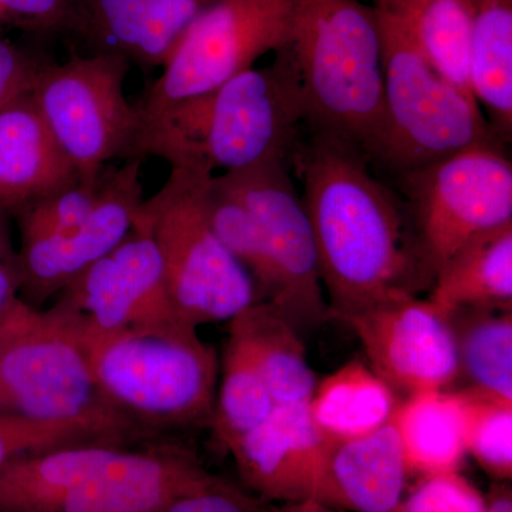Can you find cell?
I'll list each match as a JSON object with an SVG mask.
<instances>
[{"mask_svg":"<svg viewBox=\"0 0 512 512\" xmlns=\"http://www.w3.org/2000/svg\"><path fill=\"white\" fill-rule=\"evenodd\" d=\"M289 165L302 184L329 319L429 292L434 275L406 201L359 148L305 127Z\"/></svg>","mask_w":512,"mask_h":512,"instance_id":"cell-1","label":"cell"},{"mask_svg":"<svg viewBox=\"0 0 512 512\" xmlns=\"http://www.w3.org/2000/svg\"><path fill=\"white\" fill-rule=\"evenodd\" d=\"M306 126L298 72L285 49L211 92L178 101L141 121L133 158L170 167L237 173L289 161Z\"/></svg>","mask_w":512,"mask_h":512,"instance_id":"cell-2","label":"cell"},{"mask_svg":"<svg viewBox=\"0 0 512 512\" xmlns=\"http://www.w3.org/2000/svg\"><path fill=\"white\" fill-rule=\"evenodd\" d=\"M285 50L305 97V127L348 141L375 167L386 120L375 6L360 0H302Z\"/></svg>","mask_w":512,"mask_h":512,"instance_id":"cell-3","label":"cell"},{"mask_svg":"<svg viewBox=\"0 0 512 512\" xmlns=\"http://www.w3.org/2000/svg\"><path fill=\"white\" fill-rule=\"evenodd\" d=\"M86 340L101 396L136 431L212 420L220 362L198 328Z\"/></svg>","mask_w":512,"mask_h":512,"instance_id":"cell-4","label":"cell"},{"mask_svg":"<svg viewBox=\"0 0 512 512\" xmlns=\"http://www.w3.org/2000/svg\"><path fill=\"white\" fill-rule=\"evenodd\" d=\"M376 9V8H375ZM383 43L384 134L375 164L390 181L461 151L501 146L471 94L448 82L394 16L376 9Z\"/></svg>","mask_w":512,"mask_h":512,"instance_id":"cell-5","label":"cell"},{"mask_svg":"<svg viewBox=\"0 0 512 512\" xmlns=\"http://www.w3.org/2000/svg\"><path fill=\"white\" fill-rule=\"evenodd\" d=\"M0 414L123 419L101 396L79 313L59 302L36 308L20 296L0 312Z\"/></svg>","mask_w":512,"mask_h":512,"instance_id":"cell-6","label":"cell"},{"mask_svg":"<svg viewBox=\"0 0 512 512\" xmlns=\"http://www.w3.org/2000/svg\"><path fill=\"white\" fill-rule=\"evenodd\" d=\"M212 175L171 167L163 187L144 198L136 218L156 244L175 309L195 328L229 322L258 302L251 278L208 217L205 192Z\"/></svg>","mask_w":512,"mask_h":512,"instance_id":"cell-7","label":"cell"},{"mask_svg":"<svg viewBox=\"0 0 512 512\" xmlns=\"http://www.w3.org/2000/svg\"><path fill=\"white\" fill-rule=\"evenodd\" d=\"M130 60L113 50L40 63L30 93L80 181L96 183L113 158H133L140 114L124 83Z\"/></svg>","mask_w":512,"mask_h":512,"instance_id":"cell-8","label":"cell"},{"mask_svg":"<svg viewBox=\"0 0 512 512\" xmlns=\"http://www.w3.org/2000/svg\"><path fill=\"white\" fill-rule=\"evenodd\" d=\"M302 0H217L174 46L137 106L141 121L211 92L292 42Z\"/></svg>","mask_w":512,"mask_h":512,"instance_id":"cell-9","label":"cell"},{"mask_svg":"<svg viewBox=\"0 0 512 512\" xmlns=\"http://www.w3.org/2000/svg\"><path fill=\"white\" fill-rule=\"evenodd\" d=\"M392 181L434 278L467 241L512 222V164L505 147L470 148Z\"/></svg>","mask_w":512,"mask_h":512,"instance_id":"cell-10","label":"cell"},{"mask_svg":"<svg viewBox=\"0 0 512 512\" xmlns=\"http://www.w3.org/2000/svg\"><path fill=\"white\" fill-rule=\"evenodd\" d=\"M215 181L248 208L264 231L282 286L276 308L301 335L318 329L329 319L328 301L311 221L289 161L215 175Z\"/></svg>","mask_w":512,"mask_h":512,"instance_id":"cell-11","label":"cell"},{"mask_svg":"<svg viewBox=\"0 0 512 512\" xmlns=\"http://www.w3.org/2000/svg\"><path fill=\"white\" fill-rule=\"evenodd\" d=\"M56 302L79 313L89 339L194 326L175 309L156 244L137 220L119 247L77 276Z\"/></svg>","mask_w":512,"mask_h":512,"instance_id":"cell-12","label":"cell"},{"mask_svg":"<svg viewBox=\"0 0 512 512\" xmlns=\"http://www.w3.org/2000/svg\"><path fill=\"white\" fill-rule=\"evenodd\" d=\"M336 319L352 329L367 365L396 392L447 390L458 379L453 329L427 298L400 296Z\"/></svg>","mask_w":512,"mask_h":512,"instance_id":"cell-13","label":"cell"},{"mask_svg":"<svg viewBox=\"0 0 512 512\" xmlns=\"http://www.w3.org/2000/svg\"><path fill=\"white\" fill-rule=\"evenodd\" d=\"M143 201L140 158H128L117 170L104 173L99 200L79 225L53 237L20 242V298L36 308L56 298L128 237Z\"/></svg>","mask_w":512,"mask_h":512,"instance_id":"cell-14","label":"cell"},{"mask_svg":"<svg viewBox=\"0 0 512 512\" xmlns=\"http://www.w3.org/2000/svg\"><path fill=\"white\" fill-rule=\"evenodd\" d=\"M330 448L313 424L309 403H301L275 406L228 451L251 490L291 504L318 500Z\"/></svg>","mask_w":512,"mask_h":512,"instance_id":"cell-15","label":"cell"},{"mask_svg":"<svg viewBox=\"0 0 512 512\" xmlns=\"http://www.w3.org/2000/svg\"><path fill=\"white\" fill-rule=\"evenodd\" d=\"M221 481L184 448H121L52 512H148Z\"/></svg>","mask_w":512,"mask_h":512,"instance_id":"cell-16","label":"cell"},{"mask_svg":"<svg viewBox=\"0 0 512 512\" xmlns=\"http://www.w3.org/2000/svg\"><path fill=\"white\" fill-rule=\"evenodd\" d=\"M30 86L0 106V205L12 218L80 181L37 109Z\"/></svg>","mask_w":512,"mask_h":512,"instance_id":"cell-17","label":"cell"},{"mask_svg":"<svg viewBox=\"0 0 512 512\" xmlns=\"http://www.w3.org/2000/svg\"><path fill=\"white\" fill-rule=\"evenodd\" d=\"M409 476L390 421L369 436L330 448L316 503L346 512H393Z\"/></svg>","mask_w":512,"mask_h":512,"instance_id":"cell-18","label":"cell"},{"mask_svg":"<svg viewBox=\"0 0 512 512\" xmlns=\"http://www.w3.org/2000/svg\"><path fill=\"white\" fill-rule=\"evenodd\" d=\"M217 0H80L84 35L146 67L164 66L192 22Z\"/></svg>","mask_w":512,"mask_h":512,"instance_id":"cell-19","label":"cell"},{"mask_svg":"<svg viewBox=\"0 0 512 512\" xmlns=\"http://www.w3.org/2000/svg\"><path fill=\"white\" fill-rule=\"evenodd\" d=\"M397 392L363 360H349L316 383L309 414L330 446L382 429L399 406Z\"/></svg>","mask_w":512,"mask_h":512,"instance_id":"cell-20","label":"cell"},{"mask_svg":"<svg viewBox=\"0 0 512 512\" xmlns=\"http://www.w3.org/2000/svg\"><path fill=\"white\" fill-rule=\"evenodd\" d=\"M427 299L444 315L512 308V222L467 241L441 266Z\"/></svg>","mask_w":512,"mask_h":512,"instance_id":"cell-21","label":"cell"},{"mask_svg":"<svg viewBox=\"0 0 512 512\" xmlns=\"http://www.w3.org/2000/svg\"><path fill=\"white\" fill-rule=\"evenodd\" d=\"M470 89L495 138L512 140V0H471Z\"/></svg>","mask_w":512,"mask_h":512,"instance_id":"cell-22","label":"cell"},{"mask_svg":"<svg viewBox=\"0 0 512 512\" xmlns=\"http://www.w3.org/2000/svg\"><path fill=\"white\" fill-rule=\"evenodd\" d=\"M392 423L410 476L460 471L467 456L463 403L458 392L426 390L407 394Z\"/></svg>","mask_w":512,"mask_h":512,"instance_id":"cell-23","label":"cell"},{"mask_svg":"<svg viewBox=\"0 0 512 512\" xmlns=\"http://www.w3.org/2000/svg\"><path fill=\"white\" fill-rule=\"evenodd\" d=\"M121 447L79 444L25 454L0 467V512H52Z\"/></svg>","mask_w":512,"mask_h":512,"instance_id":"cell-24","label":"cell"},{"mask_svg":"<svg viewBox=\"0 0 512 512\" xmlns=\"http://www.w3.org/2000/svg\"><path fill=\"white\" fill-rule=\"evenodd\" d=\"M229 323L237 326L256 357L275 406L309 403L316 387L302 335L269 302H255Z\"/></svg>","mask_w":512,"mask_h":512,"instance_id":"cell-25","label":"cell"},{"mask_svg":"<svg viewBox=\"0 0 512 512\" xmlns=\"http://www.w3.org/2000/svg\"><path fill=\"white\" fill-rule=\"evenodd\" d=\"M373 6L399 20L431 66L473 96L468 77L471 0H375Z\"/></svg>","mask_w":512,"mask_h":512,"instance_id":"cell-26","label":"cell"},{"mask_svg":"<svg viewBox=\"0 0 512 512\" xmlns=\"http://www.w3.org/2000/svg\"><path fill=\"white\" fill-rule=\"evenodd\" d=\"M458 377L471 389L512 400V308H461L448 313Z\"/></svg>","mask_w":512,"mask_h":512,"instance_id":"cell-27","label":"cell"},{"mask_svg":"<svg viewBox=\"0 0 512 512\" xmlns=\"http://www.w3.org/2000/svg\"><path fill=\"white\" fill-rule=\"evenodd\" d=\"M275 404L268 384L244 333L229 323V336L215 400L212 426L228 448L262 423Z\"/></svg>","mask_w":512,"mask_h":512,"instance_id":"cell-28","label":"cell"},{"mask_svg":"<svg viewBox=\"0 0 512 512\" xmlns=\"http://www.w3.org/2000/svg\"><path fill=\"white\" fill-rule=\"evenodd\" d=\"M205 198L215 234L251 278L258 302L278 306L282 298L281 281L261 225L244 204L222 190L215 175L208 181Z\"/></svg>","mask_w":512,"mask_h":512,"instance_id":"cell-29","label":"cell"},{"mask_svg":"<svg viewBox=\"0 0 512 512\" xmlns=\"http://www.w3.org/2000/svg\"><path fill=\"white\" fill-rule=\"evenodd\" d=\"M136 430L120 417L100 416L62 421H37L0 414V467L25 454L79 446L121 447Z\"/></svg>","mask_w":512,"mask_h":512,"instance_id":"cell-30","label":"cell"},{"mask_svg":"<svg viewBox=\"0 0 512 512\" xmlns=\"http://www.w3.org/2000/svg\"><path fill=\"white\" fill-rule=\"evenodd\" d=\"M463 403L464 444L495 483L512 477V400L483 390H458Z\"/></svg>","mask_w":512,"mask_h":512,"instance_id":"cell-31","label":"cell"},{"mask_svg":"<svg viewBox=\"0 0 512 512\" xmlns=\"http://www.w3.org/2000/svg\"><path fill=\"white\" fill-rule=\"evenodd\" d=\"M104 173L96 183L77 181L72 187L43 198L16 215L20 242L53 237L79 225L99 200Z\"/></svg>","mask_w":512,"mask_h":512,"instance_id":"cell-32","label":"cell"},{"mask_svg":"<svg viewBox=\"0 0 512 512\" xmlns=\"http://www.w3.org/2000/svg\"><path fill=\"white\" fill-rule=\"evenodd\" d=\"M393 512H485V494L460 471L420 477Z\"/></svg>","mask_w":512,"mask_h":512,"instance_id":"cell-33","label":"cell"},{"mask_svg":"<svg viewBox=\"0 0 512 512\" xmlns=\"http://www.w3.org/2000/svg\"><path fill=\"white\" fill-rule=\"evenodd\" d=\"M0 10L42 32H80L84 35L80 0H0Z\"/></svg>","mask_w":512,"mask_h":512,"instance_id":"cell-34","label":"cell"},{"mask_svg":"<svg viewBox=\"0 0 512 512\" xmlns=\"http://www.w3.org/2000/svg\"><path fill=\"white\" fill-rule=\"evenodd\" d=\"M256 503L254 498L242 493L227 481H218L217 484L198 491V493L184 495L168 501L160 507L148 512H268Z\"/></svg>","mask_w":512,"mask_h":512,"instance_id":"cell-35","label":"cell"},{"mask_svg":"<svg viewBox=\"0 0 512 512\" xmlns=\"http://www.w3.org/2000/svg\"><path fill=\"white\" fill-rule=\"evenodd\" d=\"M40 63L0 40V106L33 82Z\"/></svg>","mask_w":512,"mask_h":512,"instance_id":"cell-36","label":"cell"},{"mask_svg":"<svg viewBox=\"0 0 512 512\" xmlns=\"http://www.w3.org/2000/svg\"><path fill=\"white\" fill-rule=\"evenodd\" d=\"M9 212L0 205V312L15 301L20 292L18 249L13 245Z\"/></svg>","mask_w":512,"mask_h":512,"instance_id":"cell-37","label":"cell"},{"mask_svg":"<svg viewBox=\"0 0 512 512\" xmlns=\"http://www.w3.org/2000/svg\"><path fill=\"white\" fill-rule=\"evenodd\" d=\"M485 512H512L511 485L495 483L485 494Z\"/></svg>","mask_w":512,"mask_h":512,"instance_id":"cell-38","label":"cell"},{"mask_svg":"<svg viewBox=\"0 0 512 512\" xmlns=\"http://www.w3.org/2000/svg\"><path fill=\"white\" fill-rule=\"evenodd\" d=\"M268 512H346L330 508L328 505L316 501H302V503L281 504L279 507L269 508Z\"/></svg>","mask_w":512,"mask_h":512,"instance_id":"cell-39","label":"cell"}]
</instances>
